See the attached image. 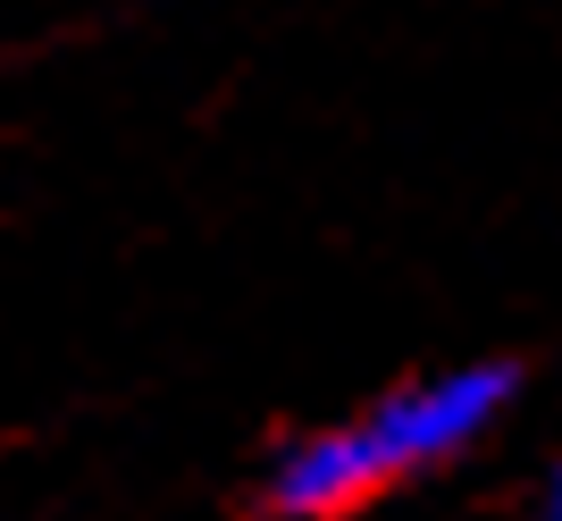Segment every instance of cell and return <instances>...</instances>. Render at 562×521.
Returning <instances> with one entry per match:
<instances>
[{"mask_svg":"<svg viewBox=\"0 0 562 521\" xmlns=\"http://www.w3.org/2000/svg\"><path fill=\"white\" fill-rule=\"evenodd\" d=\"M520 403V362L479 354L446 362V370H412V379L361 396L352 412L294 429L252 479L260 521H361L378 505H395L403 488L453 472L462 454H479Z\"/></svg>","mask_w":562,"mask_h":521,"instance_id":"obj_1","label":"cell"},{"mask_svg":"<svg viewBox=\"0 0 562 521\" xmlns=\"http://www.w3.org/2000/svg\"><path fill=\"white\" fill-rule=\"evenodd\" d=\"M529 521H562V446L546 454V472H538V488H529Z\"/></svg>","mask_w":562,"mask_h":521,"instance_id":"obj_2","label":"cell"}]
</instances>
